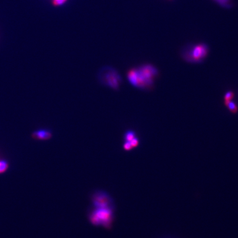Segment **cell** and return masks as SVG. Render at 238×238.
I'll use <instances>...</instances> for the list:
<instances>
[{"mask_svg": "<svg viewBox=\"0 0 238 238\" xmlns=\"http://www.w3.org/2000/svg\"><path fill=\"white\" fill-rule=\"evenodd\" d=\"M159 75V70L150 63L133 67L126 72L127 80L133 87L142 91H150L154 87Z\"/></svg>", "mask_w": 238, "mask_h": 238, "instance_id": "6da1fadb", "label": "cell"}, {"mask_svg": "<svg viewBox=\"0 0 238 238\" xmlns=\"http://www.w3.org/2000/svg\"><path fill=\"white\" fill-rule=\"evenodd\" d=\"M130 142L131 143V146H132V147H133V148H136V147H137L139 146V138L137 137H137H136L135 138H134L133 139H132Z\"/></svg>", "mask_w": 238, "mask_h": 238, "instance_id": "7c38bea8", "label": "cell"}, {"mask_svg": "<svg viewBox=\"0 0 238 238\" xmlns=\"http://www.w3.org/2000/svg\"><path fill=\"white\" fill-rule=\"evenodd\" d=\"M98 79L101 84L114 91H119L123 83L120 74L117 70L111 66L103 67L100 70Z\"/></svg>", "mask_w": 238, "mask_h": 238, "instance_id": "277c9868", "label": "cell"}, {"mask_svg": "<svg viewBox=\"0 0 238 238\" xmlns=\"http://www.w3.org/2000/svg\"><path fill=\"white\" fill-rule=\"evenodd\" d=\"M224 105L227 108L231 113L233 114H237L238 112V105L235 103L233 100L224 102Z\"/></svg>", "mask_w": 238, "mask_h": 238, "instance_id": "52a82bcc", "label": "cell"}, {"mask_svg": "<svg viewBox=\"0 0 238 238\" xmlns=\"http://www.w3.org/2000/svg\"><path fill=\"white\" fill-rule=\"evenodd\" d=\"M217 4H218L220 7L226 8L231 9L233 7V0H213Z\"/></svg>", "mask_w": 238, "mask_h": 238, "instance_id": "ba28073f", "label": "cell"}, {"mask_svg": "<svg viewBox=\"0 0 238 238\" xmlns=\"http://www.w3.org/2000/svg\"><path fill=\"white\" fill-rule=\"evenodd\" d=\"M8 168V164L5 161H0V174L5 172Z\"/></svg>", "mask_w": 238, "mask_h": 238, "instance_id": "8fae6325", "label": "cell"}, {"mask_svg": "<svg viewBox=\"0 0 238 238\" xmlns=\"http://www.w3.org/2000/svg\"><path fill=\"white\" fill-rule=\"evenodd\" d=\"M209 52V45L201 42L190 43L185 46L181 52V56L185 61L191 63L203 62L208 56Z\"/></svg>", "mask_w": 238, "mask_h": 238, "instance_id": "3957f363", "label": "cell"}, {"mask_svg": "<svg viewBox=\"0 0 238 238\" xmlns=\"http://www.w3.org/2000/svg\"><path fill=\"white\" fill-rule=\"evenodd\" d=\"M234 92H233L231 91H228L225 93V94L224 95V102H227V101L233 100V99L234 98Z\"/></svg>", "mask_w": 238, "mask_h": 238, "instance_id": "30bf717a", "label": "cell"}, {"mask_svg": "<svg viewBox=\"0 0 238 238\" xmlns=\"http://www.w3.org/2000/svg\"><path fill=\"white\" fill-rule=\"evenodd\" d=\"M32 137L39 141H47L52 137V133L49 129H39L33 132Z\"/></svg>", "mask_w": 238, "mask_h": 238, "instance_id": "8992f818", "label": "cell"}, {"mask_svg": "<svg viewBox=\"0 0 238 238\" xmlns=\"http://www.w3.org/2000/svg\"><path fill=\"white\" fill-rule=\"evenodd\" d=\"M92 207L100 209H115V203L112 197L106 191L96 190L90 196Z\"/></svg>", "mask_w": 238, "mask_h": 238, "instance_id": "5b68a950", "label": "cell"}, {"mask_svg": "<svg viewBox=\"0 0 238 238\" xmlns=\"http://www.w3.org/2000/svg\"><path fill=\"white\" fill-rule=\"evenodd\" d=\"M171 238V237H164V238Z\"/></svg>", "mask_w": 238, "mask_h": 238, "instance_id": "5bb4252c", "label": "cell"}, {"mask_svg": "<svg viewBox=\"0 0 238 238\" xmlns=\"http://www.w3.org/2000/svg\"><path fill=\"white\" fill-rule=\"evenodd\" d=\"M115 209H100L91 207L88 212V220L93 225L110 230L115 220Z\"/></svg>", "mask_w": 238, "mask_h": 238, "instance_id": "7a4b0ae2", "label": "cell"}, {"mask_svg": "<svg viewBox=\"0 0 238 238\" xmlns=\"http://www.w3.org/2000/svg\"><path fill=\"white\" fill-rule=\"evenodd\" d=\"M169 1H172V0H169Z\"/></svg>", "mask_w": 238, "mask_h": 238, "instance_id": "9a60e30c", "label": "cell"}, {"mask_svg": "<svg viewBox=\"0 0 238 238\" xmlns=\"http://www.w3.org/2000/svg\"><path fill=\"white\" fill-rule=\"evenodd\" d=\"M123 149L126 151H130L133 148L130 142H124L123 144Z\"/></svg>", "mask_w": 238, "mask_h": 238, "instance_id": "4fadbf2b", "label": "cell"}, {"mask_svg": "<svg viewBox=\"0 0 238 238\" xmlns=\"http://www.w3.org/2000/svg\"><path fill=\"white\" fill-rule=\"evenodd\" d=\"M137 137L136 132L132 130H128L125 132L123 136V139L124 142H130L132 139H133Z\"/></svg>", "mask_w": 238, "mask_h": 238, "instance_id": "9c48e42d", "label": "cell"}]
</instances>
